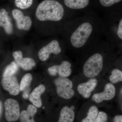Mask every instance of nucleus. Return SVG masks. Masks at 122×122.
<instances>
[{"label":"nucleus","instance_id":"obj_1","mask_svg":"<svg viewBox=\"0 0 122 122\" xmlns=\"http://www.w3.org/2000/svg\"><path fill=\"white\" fill-rule=\"evenodd\" d=\"M63 30L66 47L73 51L83 52L103 38L102 18L93 14L75 15Z\"/></svg>","mask_w":122,"mask_h":122},{"label":"nucleus","instance_id":"obj_2","mask_svg":"<svg viewBox=\"0 0 122 122\" xmlns=\"http://www.w3.org/2000/svg\"><path fill=\"white\" fill-rule=\"evenodd\" d=\"M115 51H118L103 38L85 51L90 55L82 66L85 76L91 78L98 75L105 66L106 56Z\"/></svg>","mask_w":122,"mask_h":122},{"label":"nucleus","instance_id":"obj_3","mask_svg":"<svg viewBox=\"0 0 122 122\" xmlns=\"http://www.w3.org/2000/svg\"><path fill=\"white\" fill-rule=\"evenodd\" d=\"M103 38L117 51L122 47V14H112L101 18Z\"/></svg>","mask_w":122,"mask_h":122},{"label":"nucleus","instance_id":"obj_4","mask_svg":"<svg viewBox=\"0 0 122 122\" xmlns=\"http://www.w3.org/2000/svg\"><path fill=\"white\" fill-rule=\"evenodd\" d=\"M35 15L41 21L52 22H68L75 16H66L63 5L56 0L43 1L38 6Z\"/></svg>","mask_w":122,"mask_h":122},{"label":"nucleus","instance_id":"obj_5","mask_svg":"<svg viewBox=\"0 0 122 122\" xmlns=\"http://www.w3.org/2000/svg\"><path fill=\"white\" fill-rule=\"evenodd\" d=\"M55 83L58 96L66 99L73 97L75 92L73 89V82L69 79L60 77L55 79Z\"/></svg>","mask_w":122,"mask_h":122},{"label":"nucleus","instance_id":"obj_6","mask_svg":"<svg viewBox=\"0 0 122 122\" xmlns=\"http://www.w3.org/2000/svg\"><path fill=\"white\" fill-rule=\"evenodd\" d=\"M61 46L58 40L53 39L39 50L38 53L39 59L45 61L49 58L51 54H60L62 51Z\"/></svg>","mask_w":122,"mask_h":122},{"label":"nucleus","instance_id":"obj_7","mask_svg":"<svg viewBox=\"0 0 122 122\" xmlns=\"http://www.w3.org/2000/svg\"><path fill=\"white\" fill-rule=\"evenodd\" d=\"M5 117L9 122H16L20 117V107L19 103L15 99L9 98L5 101Z\"/></svg>","mask_w":122,"mask_h":122},{"label":"nucleus","instance_id":"obj_8","mask_svg":"<svg viewBox=\"0 0 122 122\" xmlns=\"http://www.w3.org/2000/svg\"><path fill=\"white\" fill-rule=\"evenodd\" d=\"M12 14L18 29L25 31L30 30L32 25V20L30 17L25 16L22 11L17 9L13 10Z\"/></svg>","mask_w":122,"mask_h":122},{"label":"nucleus","instance_id":"obj_9","mask_svg":"<svg viewBox=\"0 0 122 122\" xmlns=\"http://www.w3.org/2000/svg\"><path fill=\"white\" fill-rule=\"evenodd\" d=\"M1 84L3 89L8 92L11 95L16 96L20 93V85L14 75L2 77Z\"/></svg>","mask_w":122,"mask_h":122},{"label":"nucleus","instance_id":"obj_10","mask_svg":"<svg viewBox=\"0 0 122 122\" xmlns=\"http://www.w3.org/2000/svg\"><path fill=\"white\" fill-rule=\"evenodd\" d=\"M116 92L115 86L112 83H107L104 91L94 94L92 96V100L97 103H100L105 100H111L115 96Z\"/></svg>","mask_w":122,"mask_h":122},{"label":"nucleus","instance_id":"obj_11","mask_svg":"<svg viewBox=\"0 0 122 122\" xmlns=\"http://www.w3.org/2000/svg\"><path fill=\"white\" fill-rule=\"evenodd\" d=\"M72 63L70 61L64 60L59 65L51 66V71L55 76L58 74L61 77H67L72 74Z\"/></svg>","mask_w":122,"mask_h":122},{"label":"nucleus","instance_id":"obj_12","mask_svg":"<svg viewBox=\"0 0 122 122\" xmlns=\"http://www.w3.org/2000/svg\"><path fill=\"white\" fill-rule=\"evenodd\" d=\"M13 56L18 66L25 70H30L36 66L35 61L32 58H23V54L20 51H14L13 53Z\"/></svg>","mask_w":122,"mask_h":122},{"label":"nucleus","instance_id":"obj_13","mask_svg":"<svg viewBox=\"0 0 122 122\" xmlns=\"http://www.w3.org/2000/svg\"><path fill=\"white\" fill-rule=\"evenodd\" d=\"M97 83L98 81L96 78H91L86 82L79 85L77 87V90L79 94L84 98H88L96 88Z\"/></svg>","mask_w":122,"mask_h":122},{"label":"nucleus","instance_id":"obj_14","mask_svg":"<svg viewBox=\"0 0 122 122\" xmlns=\"http://www.w3.org/2000/svg\"><path fill=\"white\" fill-rule=\"evenodd\" d=\"M0 26L4 28L8 35H11L13 33V25L8 13L4 9L0 10Z\"/></svg>","mask_w":122,"mask_h":122},{"label":"nucleus","instance_id":"obj_15","mask_svg":"<svg viewBox=\"0 0 122 122\" xmlns=\"http://www.w3.org/2000/svg\"><path fill=\"white\" fill-rule=\"evenodd\" d=\"M46 90L45 86L41 84L33 90L29 96L30 101L36 107L40 108L42 106L41 96Z\"/></svg>","mask_w":122,"mask_h":122},{"label":"nucleus","instance_id":"obj_16","mask_svg":"<svg viewBox=\"0 0 122 122\" xmlns=\"http://www.w3.org/2000/svg\"><path fill=\"white\" fill-rule=\"evenodd\" d=\"M64 4L73 10H82L89 6L90 0H63Z\"/></svg>","mask_w":122,"mask_h":122},{"label":"nucleus","instance_id":"obj_17","mask_svg":"<svg viewBox=\"0 0 122 122\" xmlns=\"http://www.w3.org/2000/svg\"><path fill=\"white\" fill-rule=\"evenodd\" d=\"M36 107L33 105L28 106L26 110H24L20 114L21 122H35L34 117L37 112Z\"/></svg>","mask_w":122,"mask_h":122},{"label":"nucleus","instance_id":"obj_18","mask_svg":"<svg viewBox=\"0 0 122 122\" xmlns=\"http://www.w3.org/2000/svg\"><path fill=\"white\" fill-rule=\"evenodd\" d=\"M75 113L73 109L68 106L62 109L58 122H73Z\"/></svg>","mask_w":122,"mask_h":122},{"label":"nucleus","instance_id":"obj_19","mask_svg":"<svg viewBox=\"0 0 122 122\" xmlns=\"http://www.w3.org/2000/svg\"><path fill=\"white\" fill-rule=\"evenodd\" d=\"M99 113L97 107L92 106L90 107L87 113V116L82 120L81 122H94Z\"/></svg>","mask_w":122,"mask_h":122},{"label":"nucleus","instance_id":"obj_20","mask_svg":"<svg viewBox=\"0 0 122 122\" xmlns=\"http://www.w3.org/2000/svg\"><path fill=\"white\" fill-rule=\"evenodd\" d=\"M19 66L14 61L12 62L5 68L3 73L2 77L13 76L17 72Z\"/></svg>","mask_w":122,"mask_h":122},{"label":"nucleus","instance_id":"obj_21","mask_svg":"<svg viewBox=\"0 0 122 122\" xmlns=\"http://www.w3.org/2000/svg\"><path fill=\"white\" fill-rule=\"evenodd\" d=\"M109 80L112 84H115L122 81V71L118 68H115L111 71Z\"/></svg>","mask_w":122,"mask_h":122},{"label":"nucleus","instance_id":"obj_22","mask_svg":"<svg viewBox=\"0 0 122 122\" xmlns=\"http://www.w3.org/2000/svg\"><path fill=\"white\" fill-rule=\"evenodd\" d=\"M32 79V76L30 74L27 73L25 75L20 83V91H24L27 89L30 85Z\"/></svg>","mask_w":122,"mask_h":122},{"label":"nucleus","instance_id":"obj_23","mask_svg":"<svg viewBox=\"0 0 122 122\" xmlns=\"http://www.w3.org/2000/svg\"><path fill=\"white\" fill-rule=\"evenodd\" d=\"M33 0H15L16 6L21 9L29 8L32 5Z\"/></svg>","mask_w":122,"mask_h":122},{"label":"nucleus","instance_id":"obj_24","mask_svg":"<svg viewBox=\"0 0 122 122\" xmlns=\"http://www.w3.org/2000/svg\"><path fill=\"white\" fill-rule=\"evenodd\" d=\"M122 0H99L101 6L105 8H109L119 3Z\"/></svg>","mask_w":122,"mask_h":122},{"label":"nucleus","instance_id":"obj_25","mask_svg":"<svg viewBox=\"0 0 122 122\" xmlns=\"http://www.w3.org/2000/svg\"><path fill=\"white\" fill-rule=\"evenodd\" d=\"M107 115L103 112H99L97 117L94 122H107Z\"/></svg>","mask_w":122,"mask_h":122},{"label":"nucleus","instance_id":"obj_26","mask_svg":"<svg viewBox=\"0 0 122 122\" xmlns=\"http://www.w3.org/2000/svg\"><path fill=\"white\" fill-rule=\"evenodd\" d=\"M113 122H122V116H116L114 118Z\"/></svg>","mask_w":122,"mask_h":122},{"label":"nucleus","instance_id":"obj_27","mask_svg":"<svg viewBox=\"0 0 122 122\" xmlns=\"http://www.w3.org/2000/svg\"><path fill=\"white\" fill-rule=\"evenodd\" d=\"M2 102L0 101V119L2 115Z\"/></svg>","mask_w":122,"mask_h":122},{"label":"nucleus","instance_id":"obj_28","mask_svg":"<svg viewBox=\"0 0 122 122\" xmlns=\"http://www.w3.org/2000/svg\"><path fill=\"white\" fill-rule=\"evenodd\" d=\"M23 97L25 99H27L29 97V94L28 93H26V92H25L23 94Z\"/></svg>","mask_w":122,"mask_h":122}]
</instances>
